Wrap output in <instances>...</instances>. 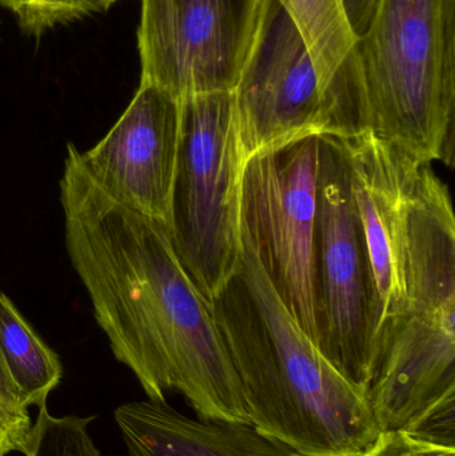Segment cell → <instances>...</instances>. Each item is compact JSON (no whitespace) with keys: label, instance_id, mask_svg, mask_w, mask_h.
<instances>
[{"label":"cell","instance_id":"1","mask_svg":"<svg viewBox=\"0 0 455 456\" xmlns=\"http://www.w3.org/2000/svg\"><path fill=\"white\" fill-rule=\"evenodd\" d=\"M66 246L115 358L147 398L175 391L198 419L250 425L213 305L179 260L167 226L106 194L69 143L61 179Z\"/></svg>","mask_w":455,"mask_h":456},{"label":"cell","instance_id":"2","mask_svg":"<svg viewBox=\"0 0 455 456\" xmlns=\"http://www.w3.org/2000/svg\"><path fill=\"white\" fill-rule=\"evenodd\" d=\"M211 305L250 425L299 456H363L370 449L381 430L368 399L291 315L243 224L240 270Z\"/></svg>","mask_w":455,"mask_h":456},{"label":"cell","instance_id":"3","mask_svg":"<svg viewBox=\"0 0 455 456\" xmlns=\"http://www.w3.org/2000/svg\"><path fill=\"white\" fill-rule=\"evenodd\" d=\"M354 45L334 79L336 138L370 133L454 166L455 0H341Z\"/></svg>","mask_w":455,"mask_h":456},{"label":"cell","instance_id":"4","mask_svg":"<svg viewBox=\"0 0 455 456\" xmlns=\"http://www.w3.org/2000/svg\"><path fill=\"white\" fill-rule=\"evenodd\" d=\"M408 300L379 335L368 402L379 430L408 431L455 403V222L449 187L425 165L410 214Z\"/></svg>","mask_w":455,"mask_h":456},{"label":"cell","instance_id":"5","mask_svg":"<svg viewBox=\"0 0 455 456\" xmlns=\"http://www.w3.org/2000/svg\"><path fill=\"white\" fill-rule=\"evenodd\" d=\"M181 110L167 230L184 270L211 303L240 270L246 158L232 93L190 96Z\"/></svg>","mask_w":455,"mask_h":456},{"label":"cell","instance_id":"6","mask_svg":"<svg viewBox=\"0 0 455 456\" xmlns=\"http://www.w3.org/2000/svg\"><path fill=\"white\" fill-rule=\"evenodd\" d=\"M314 289L315 346L368 399L378 351L376 281L336 136H320Z\"/></svg>","mask_w":455,"mask_h":456},{"label":"cell","instance_id":"7","mask_svg":"<svg viewBox=\"0 0 455 456\" xmlns=\"http://www.w3.org/2000/svg\"><path fill=\"white\" fill-rule=\"evenodd\" d=\"M320 138L301 139L246 162L242 224L272 286L317 342L314 252Z\"/></svg>","mask_w":455,"mask_h":456},{"label":"cell","instance_id":"8","mask_svg":"<svg viewBox=\"0 0 455 456\" xmlns=\"http://www.w3.org/2000/svg\"><path fill=\"white\" fill-rule=\"evenodd\" d=\"M232 95L246 162L301 139L333 134V102L301 31L278 0H262Z\"/></svg>","mask_w":455,"mask_h":456},{"label":"cell","instance_id":"9","mask_svg":"<svg viewBox=\"0 0 455 456\" xmlns=\"http://www.w3.org/2000/svg\"><path fill=\"white\" fill-rule=\"evenodd\" d=\"M141 83L174 98L232 93L262 0H141Z\"/></svg>","mask_w":455,"mask_h":456},{"label":"cell","instance_id":"10","mask_svg":"<svg viewBox=\"0 0 455 456\" xmlns=\"http://www.w3.org/2000/svg\"><path fill=\"white\" fill-rule=\"evenodd\" d=\"M338 141L373 267L379 340L382 330L406 307L410 214L427 163L370 133Z\"/></svg>","mask_w":455,"mask_h":456},{"label":"cell","instance_id":"11","mask_svg":"<svg viewBox=\"0 0 455 456\" xmlns=\"http://www.w3.org/2000/svg\"><path fill=\"white\" fill-rule=\"evenodd\" d=\"M181 101L141 83L133 101L83 167L109 197L166 226L181 143Z\"/></svg>","mask_w":455,"mask_h":456},{"label":"cell","instance_id":"12","mask_svg":"<svg viewBox=\"0 0 455 456\" xmlns=\"http://www.w3.org/2000/svg\"><path fill=\"white\" fill-rule=\"evenodd\" d=\"M114 418L130 456H299L253 425L191 419L167 402H130Z\"/></svg>","mask_w":455,"mask_h":456},{"label":"cell","instance_id":"13","mask_svg":"<svg viewBox=\"0 0 455 456\" xmlns=\"http://www.w3.org/2000/svg\"><path fill=\"white\" fill-rule=\"evenodd\" d=\"M0 372L27 406H45L58 387L63 366L19 313L10 297L0 292Z\"/></svg>","mask_w":455,"mask_h":456},{"label":"cell","instance_id":"14","mask_svg":"<svg viewBox=\"0 0 455 456\" xmlns=\"http://www.w3.org/2000/svg\"><path fill=\"white\" fill-rule=\"evenodd\" d=\"M278 2L296 21L317 67L323 88L330 95L334 79L354 45L341 0Z\"/></svg>","mask_w":455,"mask_h":456},{"label":"cell","instance_id":"15","mask_svg":"<svg viewBox=\"0 0 455 456\" xmlns=\"http://www.w3.org/2000/svg\"><path fill=\"white\" fill-rule=\"evenodd\" d=\"M95 417L75 415L53 417L47 406L39 407L37 420L32 423L24 456H102L88 433V426Z\"/></svg>","mask_w":455,"mask_h":456},{"label":"cell","instance_id":"16","mask_svg":"<svg viewBox=\"0 0 455 456\" xmlns=\"http://www.w3.org/2000/svg\"><path fill=\"white\" fill-rule=\"evenodd\" d=\"M0 7L15 15L24 34L40 37L59 24L103 12L111 4L109 0H0Z\"/></svg>","mask_w":455,"mask_h":456},{"label":"cell","instance_id":"17","mask_svg":"<svg viewBox=\"0 0 455 456\" xmlns=\"http://www.w3.org/2000/svg\"><path fill=\"white\" fill-rule=\"evenodd\" d=\"M31 428L28 406L0 372V456L23 452Z\"/></svg>","mask_w":455,"mask_h":456},{"label":"cell","instance_id":"18","mask_svg":"<svg viewBox=\"0 0 455 456\" xmlns=\"http://www.w3.org/2000/svg\"><path fill=\"white\" fill-rule=\"evenodd\" d=\"M363 456H455V447L416 438L402 430L381 431Z\"/></svg>","mask_w":455,"mask_h":456},{"label":"cell","instance_id":"19","mask_svg":"<svg viewBox=\"0 0 455 456\" xmlns=\"http://www.w3.org/2000/svg\"><path fill=\"white\" fill-rule=\"evenodd\" d=\"M117 2V0H109L110 4H114V3Z\"/></svg>","mask_w":455,"mask_h":456}]
</instances>
